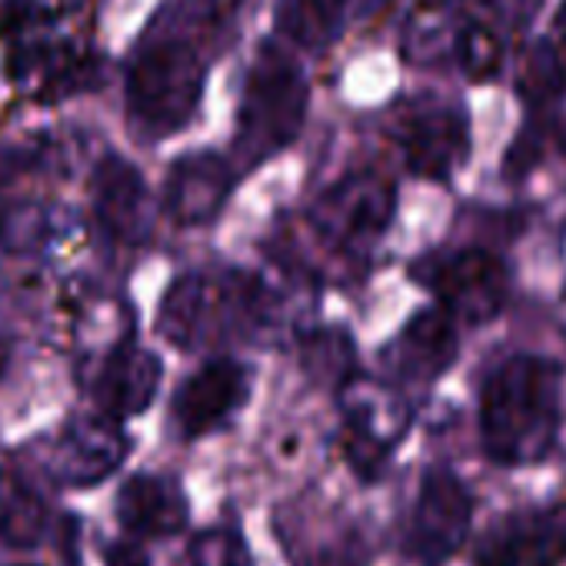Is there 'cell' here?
I'll use <instances>...</instances> for the list:
<instances>
[{
  "label": "cell",
  "instance_id": "cell-1",
  "mask_svg": "<svg viewBox=\"0 0 566 566\" xmlns=\"http://www.w3.org/2000/svg\"><path fill=\"white\" fill-rule=\"evenodd\" d=\"M217 24V0H170L157 14L127 71V111L134 127L150 137L187 127L203 94Z\"/></svg>",
  "mask_w": 566,
  "mask_h": 566
},
{
  "label": "cell",
  "instance_id": "cell-2",
  "mask_svg": "<svg viewBox=\"0 0 566 566\" xmlns=\"http://www.w3.org/2000/svg\"><path fill=\"white\" fill-rule=\"evenodd\" d=\"M563 427V367L533 350L503 357L480 384L476 433L483 457L500 470L549 460Z\"/></svg>",
  "mask_w": 566,
  "mask_h": 566
},
{
  "label": "cell",
  "instance_id": "cell-3",
  "mask_svg": "<svg viewBox=\"0 0 566 566\" xmlns=\"http://www.w3.org/2000/svg\"><path fill=\"white\" fill-rule=\"evenodd\" d=\"M283 297L270 280L243 270L177 276L157 311V334L177 350L223 347L276 327Z\"/></svg>",
  "mask_w": 566,
  "mask_h": 566
},
{
  "label": "cell",
  "instance_id": "cell-4",
  "mask_svg": "<svg viewBox=\"0 0 566 566\" xmlns=\"http://www.w3.org/2000/svg\"><path fill=\"white\" fill-rule=\"evenodd\" d=\"M307 117V81L301 64L276 44H263L243 84L237 154L247 167L291 147Z\"/></svg>",
  "mask_w": 566,
  "mask_h": 566
},
{
  "label": "cell",
  "instance_id": "cell-5",
  "mask_svg": "<svg viewBox=\"0 0 566 566\" xmlns=\"http://www.w3.org/2000/svg\"><path fill=\"white\" fill-rule=\"evenodd\" d=\"M394 213V180L377 170H357L340 177L314 200V207L307 210V227L327 253L347 263H364L390 230Z\"/></svg>",
  "mask_w": 566,
  "mask_h": 566
},
{
  "label": "cell",
  "instance_id": "cell-6",
  "mask_svg": "<svg viewBox=\"0 0 566 566\" xmlns=\"http://www.w3.org/2000/svg\"><path fill=\"white\" fill-rule=\"evenodd\" d=\"M413 276L437 297L433 307H440L457 327L493 324L513 297V273L490 247L433 253L413 266Z\"/></svg>",
  "mask_w": 566,
  "mask_h": 566
},
{
  "label": "cell",
  "instance_id": "cell-7",
  "mask_svg": "<svg viewBox=\"0 0 566 566\" xmlns=\"http://www.w3.org/2000/svg\"><path fill=\"white\" fill-rule=\"evenodd\" d=\"M337 394L344 417V457L357 476L377 480L413 427V403L387 377L364 374H354Z\"/></svg>",
  "mask_w": 566,
  "mask_h": 566
},
{
  "label": "cell",
  "instance_id": "cell-8",
  "mask_svg": "<svg viewBox=\"0 0 566 566\" xmlns=\"http://www.w3.org/2000/svg\"><path fill=\"white\" fill-rule=\"evenodd\" d=\"M476 516V496L450 467L423 473L417 500L407 516L403 549L420 566H447L470 539Z\"/></svg>",
  "mask_w": 566,
  "mask_h": 566
},
{
  "label": "cell",
  "instance_id": "cell-9",
  "mask_svg": "<svg viewBox=\"0 0 566 566\" xmlns=\"http://www.w3.org/2000/svg\"><path fill=\"white\" fill-rule=\"evenodd\" d=\"M394 140L413 177L443 184L470 157V117L460 104L423 94L397 111Z\"/></svg>",
  "mask_w": 566,
  "mask_h": 566
},
{
  "label": "cell",
  "instance_id": "cell-10",
  "mask_svg": "<svg viewBox=\"0 0 566 566\" xmlns=\"http://www.w3.org/2000/svg\"><path fill=\"white\" fill-rule=\"evenodd\" d=\"M130 450L124 427L104 413H81L41 443V467L64 486H97L114 476Z\"/></svg>",
  "mask_w": 566,
  "mask_h": 566
},
{
  "label": "cell",
  "instance_id": "cell-11",
  "mask_svg": "<svg viewBox=\"0 0 566 566\" xmlns=\"http://www.w3.org/2000/svg\"><path fill=\"white\" fill-rule=\"evenodd\" d=\"M563 563H566V500L506 513L483 533L473 553V566H563Z\"/></svg>",
  "mask_w": 566,
  "mask_h": 566
},
{
  "label": "cell",
  "instance_id": "cell-12",
  "mask_svg": "<svg viewBox=\"0 0 566 566\" xmlns=\"http://www.w3.org/2000/svg\"><path fill=\"white\" fill-rule=\"evenodd\" d=\"M250 397V370L233 357L203 360L174 394V423L180 437L200 440L223 430Z\"/></svg>",
  "mask_w": 566,
  "mask_h": 566
},
{
  "label": "cell",
  "instance_id": "cell-13",
  "mask_svg": "<svg viewBox=\"0 0 566 566\" xmlns=\"http://www.w3.org/2000/svg\"><path fill=\"white\" fill-rule=\"evenodd\" d=\"M457 357H460V327L440 307H423L387 344L384 367L390 374L387 380L400 390L403 384L430 387L450 374Z\"/></svg>",
  "mask_w": 566,
  "mask_h": 566
},
{
  "label": "cell",
  "instance_id": "cell-14",
  "mask_svg": "<svg viewBox=\"0 0 566 566\" xmlns=\"http://www.w3.org/2000/svg\"><path fill=\"white\" fill-rule=\"evenodd\" d=\"M91 203H94L97 223L104 227L111 240L124 247L147 243L154 230V197L147 190L144 174L130 160L111 154L94 167Z\"/></svg>",
  "mask_w": 566,
  "mask_h": 566
},
{
  "label": "cell",
  "instance_id": "cell-15",
  "mask_svg": "<svg viewBox=\"0 0 566 566\" xmlns=\"http://www.w3.org/2000/svg\"><path fill=\"white\" fill-rule=\"evenodd\" d=\"M160 374H164L160 357L134 340L104 350V360L91 380V397L97 403V413L117 423L147 413L160 390Z\"/></svg>",
  "mask_w": 566,
  "mask_h": 566
},
{
  "label": "cell",
  "instance_id": "cell-16",
  "mask_svg": "<svg viewBox=\"0 0 566 566\" xmlns=\"http://www.w3.org/2000/svg\"><path fill=\"white\" fill-rule=\"evenodd\" d=\"M233 180H237V174L220 154H213V150L187 154L167 174L164 210L180 227L213 223L230 200Z\"/></svg>",
  "mask_w": 566,
  "mask_h": 566
},
{
  "label": "cell",
  "instance_id": "cell-17",
  "mask_svg": "<svg viewBox=\"0 0 566 566\" xmlns=\"http://www.w3.org/2000/svg\"><path fill=\"white\" fill-rule=\"evenodd\" d=\"M117 520L134 539H167L187 530L190 503L177 480L137 473L117 493Z\"/></svg>",
  "mask_w": 566,
  "mask_h": 566
},
{
  "label": "cell",
  "instance_id": "cell-18",
  "mask_svg": "<svg viewBox=\"0 0 566 566\" xmlns=\"http://www.w3.org/2000/svg\"><path fill=\"white\" fill-rule=\"evenodd\" d=\"M51 533V506L18 463L0 457V543L14 549L41 546Z\"/></svg>",
  "mask_w": 566,
  "mask_h": 566
},
{
  "label": "cell",
  "instance_id": "cell-19",
  "mask_svg": "<svg viewBox=\"0 0 566 566\" xmlns=\"http://www.w3.org/2000/svg\"><path fill=\"white\" fill-rule=\"evenodd\" d=\"M460 11L463 8L450 4V0H423L403 28V57L423 67L450 64L457 34L467 21Z\"/></svg>",
  "mask_w": 566,
  "mask_h": 566
},
{
  "label": "cell",
  "instance_id": "cell-20",
  "mask_svg": "<svg viewBox=\"0 0 566 566\" xmlns=\"http://www.w3.org/2000/svg\"><path fill=\"white\" fill-rule=\"evenodd\" d=\"M516 94L533 111L559 101L566 94V51L549 38L530 41L516 64Z\"/></svg>",
  "mask_w": 566,
  "mask_h": 566
},
{
  "label": "cell",
  "instance_id": "cell-21",
  "mask_svg": "<svg viewBox=\"0 0 566 566\" xmlns=\"http://www.w3.org/2000/svg\"><path fill=\"white\" fill-rule=\"evenodd\" d=\"M347 18V0H276L280 34L301 48L331 44Z\"/></svg>",
  "mask_w": 566,
  "mask_h": 566
},
{
  "label": "cell",
  "instance_id": "cell-22",
  "mask_svg": "<svg viewBox=\"0 0 566 566\" xmlns=\"http://www.w3.org/2000/svg\"><path fill=\"white\" fill-rule=\"evenodd\" d=\"M301 364L304 370L327 387H344L354 374H357V354H354V340L344 331L324 327V331H311L301 340Z\"/></svg>",
  "mask_w": 566,
  "mask_h": 566
},
{
  "label": "cell",
  "instance_id": "cell-23",
  "mask_svg": "<svg viewBox=\"0 0 566 566\" xmlns=\"http://www.w3.org/2000/svg\"><path fill=\"white\" fill-rule=\"evenodd\" d=\"M450 64H457L463 71V77H470V81H493L503 67L500 34L483 18H467L457 34Z\"/></svg>",
  "mask_w": 566,
  "mask_h": 566
},
{
  "label": "cell",
  "instance_id": "cell-24",
  "mask_svg": "<svg viewBox=\"0 0 566 566\" xmlns=\"http://www.w3.org/2000/svg\"><path fill=\"white\" fill-rule=\"evenodd\" d=\"M61 240V223L41 207H18L0 213V247L18 253H48Z\"/></svg>",
  "mask_w": 566,
  "mask_h": 566
},
{
  "label": "cell",
  "instance_id": "cell-25",
  "mask_svg": "<svg viewBox=\"0 0 566 566\" xmlns=\"http://www.w3.org/2000/svg\"><path fill=\"white\" fill-rule=\"evenodd\" d=\"M190 566H253V563L240 530L207 526L190 543Z\"/></svg>",
  "mask_w": 566,
  "mask_h": 566
},
{
  "label": "cell",
  "instance_id": "cell-26",
  "mask_svg": "<svg viewBox=\"0 0 566 566\" xmlns=\"http://www.w3.org/2000/svg\"><path fill=\"white\" fill-rule=\"evenodd\" d=\"M107 566H150L147 553L134 539H120L107 549Z\"/></svg>",
  "mask_w": 566,
  "mask_h": 566
},
{
  "label": "cell",
  "instance_id": "cell-27",
  "mask_svg": "<svg viewBox=\"0 0 566 566\" xmlns=\"http://www.w3.org/2000/svg\"><path fill=\"white\" fill-rule=\"evenodd\" d=\"M553 44H559L566 51V0H559V8H556V18H553V31L546 34Z\"/></svg>",
  "mask_w": 566,
  "mask_h": 566
},
{
  "label": "cell",
  "instance_id": "cell-28",
  "mask_svg": "<svg viewBox=\"0 0 566 566\" xmlns=\"http://www.w3.org/2000/svg\"><path fill=\"white\" fill-rule=\"evenodd\" d=\"M8 360H11V350H8V340L0 337V377H4V370H8Z\"/></svg>",
  "mask_w": 566,
  "mask_h": 566
},
{
  "label": "cell",
  "instance_id": "cell-29",
  "mask_svg": "<svg viewBox=\"0 0 566 566\" xmlns=\"http://www.w3.org/2000/svg\"><path fill=\"white\" fill-rule=\"evenodd\" d=\"M553 140H556V147H559V150L566 154V120H563V124L556 127V134H553Z\"/></svg>",
  "mask_w": 566,
  "mask_h": 566
},
{
  "label": "cell",
  "instance_id": "cell-30",
  "mask_svg": "<svg viewBox=\"0 0 566 566\" xmlns=\"http://www.w3.org/2000/svg\"><path fill=\"white\" fill-rule=\"evenodd\" d=\"M11 566H38V563H11Z\"/></svg>",
  "mask_w": 566,
  "mask_h": 566
}]
</instances>
